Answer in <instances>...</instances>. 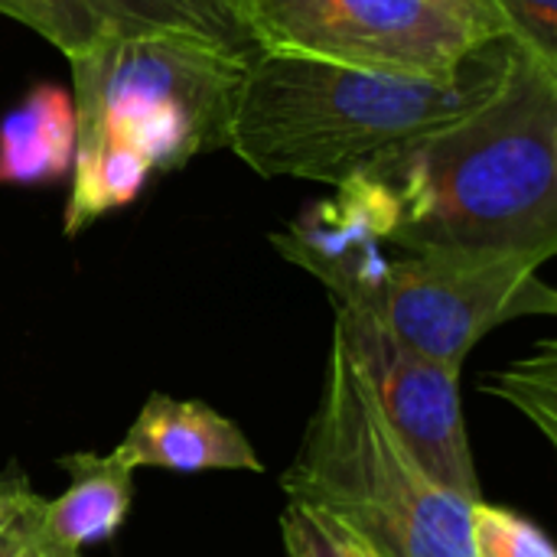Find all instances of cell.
<instances>
[{"label": "cell", "mask_w": 557, "mask_h": 557, "mask_svg": "<svg viewBox=\"0 0 557 557\" xmlns=\"http://www.w3.org/2000/svg\"><path fill=\"white\" fill-rule=\"evenodd\" d=\"M509 59V36L437 78L255 52L222 144L261 176L336 186L480 108L503 85Z\"/></svg>", "instance_id": "7a4b0ae2"}, {"label": "cell", "mask_w": 557, "mask_h": 557, "mask_svg": "<svg viewBox=\"0 0 557 557\" xmlns=\"http://www.w3.org/2000/svg\"><path fill=\"white\" fill-rule=\"evenodd\" d=\"M333 339L408 457L444 490L470 503L483 499L460 405V372L421 356L372 317L339 304Z\"/></svg>", "instance_id": "52a82bcc"}, {"label": "cell", "mask_w": 557, "mask_h": 557, "mask_svg": "<svg viewBox=\"0 0 557 557\" xmlns=\"http://www.w3.org/2000/svg\"><path fill=\"white\" fill-rule=\"evenodd\" d=\"M248 42L264 55L330 65L447 75L483 39L437 0H232Z\"/></svg>", "instance_id": "8992f818"}, {"label": "cell", "mask_w": 557, "mask_h": 557, "mask_svg": "<svg viewBox=\"0 0 557 557\" xmlns=\"http://www.w3.org/2000/svg\"><path fill=\"white\" fill-rule=\"evenodd\" d=\"M470 542L476 557H557L552 539L535 522L483 499L470 506Z\"/></svg>", "instance_id": "2e32d148"}, {"label": "cell", "mask_w": 557, "mask_h": 557, "mask_svg": "<svg viewBox=\"0 0 557 557\" xmlns=\"http://www.w3.org/2000/svg\"><path fill=\"white\" fill-rule=\"evenodd\" d=\"M59 467L69 473V490L46 499V529L62 548L82 555L121 532L134 499V467L117 450L69 454Z\"/></svg>", "instance_id": "8fae6325"}, {"label": "cell", "mask_w": 557, "mask_h": 557, "mask_svg": "<svg viewBox=\"0 0 557 557\" xmlns=\"http://www.w3.org/2000/svg\"><path fill=\"white\" fill-rule=\"evenodd\" d=\"M281 532H284V552L287 557H343L336 542L326 535V529L300 506L287 503L281 516Z\"/></svg>", "instance_id": "ac0fdd59"}, {"label": "cell", "mask_w": 557, "mask_h": 557, "mask_svg": "<svg viewBox=\"0 0 557 557\" xmlns=\"http://www.w3.org/2000/svg\"><path fill=\"white\" fill-rule=\"evenodd\" d=\"M0 13L36 29L65 59H78L104 39L144 33H193L251 46L232 0H0Z\"/></svg>", "instance_id": "9c48e42d"}, {"label": "cell", "mask_w": 557, "mask_h": 557, "mask_svg": "<svg viewBox=\"0 0 557 557\" xmlns=\"http://www.w3.org/2000/svg\"><path fill=\"white\" fill-rule=\"evenodd\" d=\"M117 454L134 467H157L170 473L248 470L261 473L264 463L245 431L202 401H176L150 395Z\"/></svg>", "instance_id": "30bf717a"}, {"label": "cell", "mask_w": 557, "mask_h": 557, "mask_svg": "<svg viewBox=\"0 0 557 557\" xmlns=\"http://www.w3.org/2000/svg\"><path fill=\"white\" fill-rule=\"evenodd\" d=\"M555 343L545 339L535 356H529V359L516 362L512 369L499 372L486 385V392H496L506 401H512L555 444Z\"/></svg>", "instance_id": "9a60e30c"}, {"label": "cell", "mask_w": 557, "mask_h": 557, "mask_svg": "<svg viewBox=\"0 0 557 557\" xmlns=\"http://www.w3.org/2000/svg\"><path fill=\"white\" fill-rule=\"evenodd\" d=\"M78 144L75 101L42 82L0 121V186H46L72 170Z\"/></svg>", "instance_id": "7c38bea8"}, {"label": "cell", "mask_w": 557, "mask_h": 557, "mask_svg": "<svg viewBox=\"0 0 557 557\" xmlns=\"http://www.w3.org/2000/svg\"><path fill=\"white\" fill-rule=\"evenodd\" d=\"M447 13H454L470 33H476L483 42L490 39H506V23L496 10L493 0H437Z\"/></svg>", "instance_id": "d6986e66"}, {"label": "cell", "mask_w": 557, "mask_h": 557, "mask_svg": "<svg viewBox=\"0 0 557 557\" xmlns=\"http://www.w3.org/2000/svg\"><path fill=\"white\" fill-rule=\"evenodd\" d=\"M255 49L193 33L104 39L72 62L78 144H114L150 170H180L225 140Z\"/></svg>", "instance_id": "277c9868"}, {"label": "cell", "mask_w": 557, "mask_h": 557, "mask_svg": "<svg viewBox=\"0 0 557 557\" xmlns=\"http://www.w3.org/2000/svg\"><path fill=\"white\" fill-rule=\"evenodd\" d=\"M395 199L392 245L557 255V69L512 42L503 85L470 114L375 166Z\"/></svg>", "instance_id": "6da1fadb"}, {"label": "cell", "mask_w": 557, "mask_h": 557, "mask_svg": "<svg viewBox=\"0 0 557 557\" xmlns=\"http://www.w3.org/2000/svg\"><path fill=\"white\" fill-rule=\"evenodd\" d=\"M313 516V512H310ZM323 529H326V535L336 542V548L343 552V557H382L369 542H362L359 535H352L349 529H343V525H336V522H330V519H323V516H313Z\"/></svg>", "instance_id": "ffe728a7"}, {"label": "cell", "mask_w": 557, "mask_h": 557, "mask_svg": "<svg viewBox=\"0 0 557 557\" xmlns=\"http://www.w3.org/2000/svg\"><path fill=\"white\" fill-rule=\"evenodd\" d=\"M545 258L503 251H418L388 261L385 274L352 304L421 356L463 369L470 349L519 317L557 313L542 281Z\"/></svg>", "instance_id": "5b68a950"}, {"label": "cell", "mask_w": 557, "mask_h": 557, "mask_svg": "<svg viewBox=\"0 0 557 557\" xmlns=\"http://www.w3.org/2000/svg\"><path fill=\"white\" fill-rule=\"evenodd\" d=\"M330 199L307 206L271 245L297 268L313 274L333 304L359 300L388 268L385 245L395 235V199L372 173H352L333 186Z\"/></svg>", "instance_id": "ba28073f"}, {"label": "cell", "mask_w": 557, "mask_h": 557, "mask_svg": "<svg viewBox=\"0 0 557 557\" xmlns=\"http://www.w3.org/2000/svg\"><path fill=\"white\" fill-rule=\"evenodd\" d=\"M281 486L294 506L349 529L382 557H476L473 503L408 457L336 339L320 405Z\"/></svg>", "instance_id": "3957f363"}, {"label": "cell", "mask_w": 557, "mask_h": 557, "mask_svg": "<svg viewBox=\"0 0 557 557\" xmlns=\"http://www.w3.org/2000/svg\"><path fill=\"white\" fill-rule=\"evenodd\" d=\"M0 557H82L46 529V499L20 470L0 473Z\"/></svg>", "instance_id": "5bb4252c"}, {"label": "cell", "mask_w": 557, "mask_h": 557, "mask_svg": "<svg viewBox=\"0 0 557 557\" xmlns=\"http://www.w3.org/2000/svg\"><path fill=\"white\" fill-rule=\"evenodd\" d=\"M516 46L557 69V0H493Z\"/></svg>", "instance_id": "e0dca14e"}, {"label": "cell", "mask_w": 557, "mask_h": 557, "mask_svg": "<svg viewBox=\"0 0 557 557\" xmlns=\"http://www.w3.org/2000/svg\"><path fill=\"white\" fill-rule=\"evenodd\" d=\"M150 173L153 170L124 147H114V144L75 147L72 196L65 206V219H62L65 235H78L101 215L131 206L144 193Z\"/></svg>", "instance_id": "4fadbf2b"}]
</instances>
